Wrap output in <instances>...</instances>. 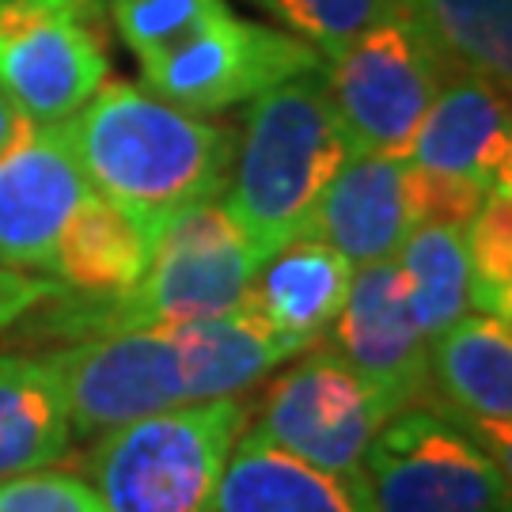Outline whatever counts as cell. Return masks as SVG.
<instances>
[{"mask_svg": "<svg viewBox=\"0 0 512 512\" xmlns=\"http://www.w3.org/2000/svg\"><path fill=\"white\" fill-rule=\"evenodd\" d=\"M57 126L88 186L141 224L152 243L179 213L220 202L236 156L232 126L175 107L129 80H103Z\"/></svg>", "mask_w": 512, "mask_h": 512, "instance_id": "1", "label": "cell"}, {"mask_svg": "<svg viewBox=\"0 0 512 512\" xmlns=\"http://www.w3.org/2000/svg\"><path fill=\"white\" fill-rule=\"evenodd\" d=\"M349 156L323 88V69L293 76L247 103L220 205L258 262L289 239L308 236L315 205Z\"/></svg>", "mask_w": 512, "mask_h": 512, "instance_id": "2", "label": "cell"}, {"mask_svg": "<svg viewBox=\"0 0 512 512\" xmlns=\"http://www.w3.org/2000/svg\"><path fill=\"white\" fill-rule=\"evenodd\" d=\"M255 266V251L228 209L220 202H202L179 213L156 236L148 270L129 293L69 296V289H57V296L46 300L54 315L42 319V330L69 342L107 330H175L239 308Z\"/></svg>", "mask_w": 512, "mask_h": 512, "instance_id": "3", "label": "cell"}, {"mask_svg": "<svg viewBox=\"0 0 512 512\" xmlns=\"http://www.w3.org/2000/svg\"><path fill=\"white\" fill-rule=\"evenodd\" d=\"M251 425L243 395L179 403L110 429L88 456V475L107 512H205Z\"/></svg>", "mask_w": 512, "mask_h": 512, "instance_id": "4", "label": "cell"}, {"mask_svg": "<svg viewBox=\"0 0 512 512\" xmlns=\"http://www.w3.org/2000/svg\"><path fill=\"white\" fill-rule=\"evenodd\" d=\"M452 73L410 0H399L323 61V88L353 156H410L421 118Z\"/></svg>", "mask_w": 512, "mask_h": 512, "instance_id": "5", "label": "cell"}, {"mask_svg": "<svg viewBox=\"0 0 512 512\" xmlns=\"http://www.w3.org/2000/svg\"><path fill=\"white\" fill-rule=\"evenodd\" d=\"M376 512H512L509 463L437 406L410 403L365 452Z\"/></svg>", "mask_w": 512, "mask_h": 512, "instance_id": "6", "label": "cell"}, {"mask_svg": "<svg viewBox=\"0 0 512 512\" xmlns=\"http://www.w3.org/2000/svg\"><path fill=\"white\" fill-rule=\"evenodd\" d=\"M395 406L330 346L300 349L251 406V429L319 471L365 478V452Z\"/></svg>", "mask_w": 512, "mask_h": 512, "instance_id": "7", "label": "cell"}, {"mask_svg": "<svg viewBox=\"0 0 512 512\" xmlns=\"http://www.w3.org/2000/svg\"><path fill=\"white\" fill-rule=\"evenodd\" d=\"M110 76L103 0H0V88L35 126H57Z\"/></svg>", "mask_w": 512, "mask_h": 512, "instance_id": "8", "label": "cell"}, {"mask_svg": "<svg viewBox=\"0 0 512 512\" xmlns=\"http://www.w3.org/2000/svg\"><path fill=\"white\" fill-rule=\"evenodd\" d=\"M315 69H323V57L304 38L224 8L171 50L145 57L141 84L175 107L217 114Z\"/></svg>", "mask_w": 512, "mask_h": 512, "instance_id": "9", "label": "cell"}, {"mask_svg": "<svg viewBox=\"0 0 512 512\" xmlns=\"http://www.w3.org/2000/svg\"><path fill=\"white\" fill-rule=\"evenodd\" d=\"M406 160L421 179L425 220L467 224L494 186L512 183L505 92L475 73H452L421 118Z\"/></svg>", "mask_w": 512, "mask_h": 512, "instance_id": "10", "label": "cell"}, {"mask_svg": "<svg viewBox=\"0 0 512 512\" xmlns=\"http://www.w3.org/2000/svg\"><path fill=\"white\" fill-rule=\"evenodd\" d=\"M65 395L73 437H103L186 403L171 330H107L46 353Z\"/></svg>", "mask_w": 512, "mask_h": 512, "instance_id": "11", "label": "cell"}, {"mask_svg": "<svg viewBox=\"0 0 512 512\" xmlns=\"http://www.w3.org/2000/svg\"><path fill=\"white\" fill-rule=\"evenodd\" d=\"M327 346L380 387L395 410L429 391V338L421 334L395 258L353 270L346 304L327 327Z\"/></svg>", "mask_w": 512, "mask_h": 512, "instance_id": "12", "label": "cell"}, {"mask_svg": "<svg viewBox=\"0 0 512 512\" xmlns=\"http://www.w3.org/2000/svg\"><path fill=\"white\" fill-rule=\"evenodd\" d=\"M92 194L61 126H35L0 156V266L50 270L65 224Z\"/></svg>", "mask_w": 512, "mask_h": 512, "instance_id": "13", "label": "cell"}, {"mask_svg": "<svg viewBox=\"0 0 512 512\" xmlns=\"http://www.w3.org/2000/svg\"><path fill=\"white\" fill-rule=\"evenodd\" d=\"M421 220V179L406 156H349L315 205L308 236L368 266L399 255Z\"/></svg>", "mask_w": 512, "mask_h": 512, "instance_id": "14", "label": "cell"}, {"mask_svg": "<svg viewBox=\"0 0 512 512\" xmlns=\"http://www.w3.org/2000/svg\"><path fill=\"white\" fill-rule=\"evenodd\" d=\"M429 387L440 406L501 463L512 452V319L467 311L429 342Z\"/></svg>", "mask_w": 512, "mask_h": 512, "instance_id": "15", "label": "cell"}, {"mask_svg": "<svg viewBox=\"0 0 512 512\" xmlns=\"http://www.w3.org/2000/svg\"><path fill=\"white\" fill-rule=\"evenodd\" d=\"M205 512H376L365 478L319 471L247 425Z\"/></svg>", "mask_w": 512, "mask_h": 512, "instance_id": "16", "label": "cell"}, {"mask_svg": "<svg viewBox=\"0 0 512 512\" xmlns=\"http://www.w3.org/2000/svg\"><path fill=\"white\" fill-rule=\"evenodd\" d=\"M175 353H179V372H183L186 403H205V399H232L255 384H262L270 372L293 361L308 342L277 334L266 327L255 311L243 304L220 315H205L194 323L171 330Z\"/></svg>", "mask_w": 512, "mask_h": 512, "instance_id": "17", "label": "cell"}, {"mask_svg": "<svg viewBox=\"0 0 512 512\" xmlns=\"http://www.w3.org/2000/svg\"><path fill=\"white\" fill-rule=\"evenodd\" d=\"M353 262L315 236H296L262 258L247 281L243 308L255 311L266 327L300 342H319L346 304Z\"/></svg>", "mask_w": 512, "mask_h": 512, "instance_id": "18", "label": "cell"}, {"mask_svg": "<svg viewBox=\"0 0 512 512\" xmlns=\"http://www.w3.org/2000/svg\"><path fill=\"white\" fill-rule=\"evenodd\" d=\"M148 258L152 239L145 228L92 190L57 239L46 277H54L69 293L118 296L141 281Z\"/></svg>", "mask_w": 512, "mask_h": 512, "instance_id": "19", "label": "cell"}, {"mask_svg": "<svg viewBox=\"0 0 512 512\" xmlns=\"http://www.w3.org/2000/svg\"><path fill=\"white\" fill-rule=\"evenodd\" d=\"M73 440L50 357L0 353V478L50 467Z\"/></svg>", "mask_w": 512, "mask_h": 512, "instance_id": "20", "label": "cell"}, {"mask_svg": "<svg viewBox=\"0 0 512 512\" xmlns=\"http://www.w3.org/2000/svg\"><path fill=\"white\" fill-rule=\"evenodd\" d=\"M399 270L406 277L410 308L421 334L433 342L437 334L463 319L471 308V258L463 224L421 220L399 247Z\"/></svg>", "mask_w": 512, "mask_h": 512, "instance_id": "21", "label": "cell"}, {"mask_svg": "<svg viewBox=\"0 0 512 512\" xmlns=\"http://www.w3.org/2000/svg\"><path fill=\"white\" fill-rule=\"evenodd\" d=\"M410 8L456 73H475L509 92L512 0H410Z\"/></svg>", "mask_w": 512, "mask_h": 512, "instance_id": "22", "label": "cell"}, {"mask_svg": "<svg viewBox=\"0 0 512 512\" xmlns=\"http://www.w3.org/2000/svg\"><path fill=\"white\" fill-rule=\"evenodd\" d=\"M463 236L471 258V308L512 319V183L482 198Z\"/></svg>", "mask_w": 512, "mask_h": 512, "instance_id": "23", "label": "cell"}, {"mask_svg": "<svg viewBox=\"0 0 512 512\" xmlns=\"http://www.w3.org/2000/svg\"><path fill=\"white\" fill-rule=\"evenodd\" d=\"M118 38L137 54V61L171 50L175 42L194 35L213 16H220L224 0H103Z\"/></svg>", "mask_w": 512, "mask_h": 512, "instance_id": "24", "label": "cell"}, {"mask_svg": "<svg viewBox=\"0 0 512 512\" xmlns=\"http://www.w3.org/2000/svg\"><path fill=\"white\" fill-rule=\"evenodd\" d=\"M327 61L399 0H251Z\"/></svg>", "mask_w": 512, "mask_h": 512, "instance_id": "25", "label": "cell"}, {"mask_svg": "<svg viewBox=\"0 0 512 512\" xmlns=\"http://www.w3.org/2000/svg\"><path fill=\"white\" fill-rule=\"evenodd\" d=\"M0 512H107L92 482L38 467L0 478Z\"/></svg>", "mask_w": 512, "mask_h": 512, "instance_id": "26", "label": "cell"}, {"mask_svg": "<svg viewBox=\"0 0 512 512\" xmlns=\"http://www.w3.org/2000/svg\"><path fill=\"white\" fill-rule=\"evenodd\" d=\"M54 277L46 274H31V270H16V266H0V334L12 330L16 323H23L31 311L57 296Z\"/></svg>", "mask_w": 512, "mask_h": 512, "instance_id": "27", "label": "cell"}, {"mask_svg": "<svg viewBox=\"0 0 512 512\" xmlns=\"http://www.w3.org/2000/svg\"><path fill=\"white\" fill-rule=\"evenodd\" d=\"M31 129H35V122H31V118L8 99V92L0 88V156H4L12 145H19Z\"/></svg>", "mask_w": 512, "mask_h": 512, "instance_id": "28", "label": "cell"}]
</instances>
